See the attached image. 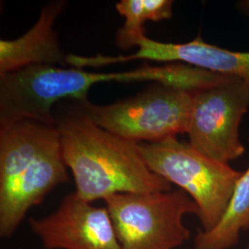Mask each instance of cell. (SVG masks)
I'll return each mask as SVG.
<instances>
[{
  "mask_svg": "<svg viewBox=\"0 0 249 249\" xmlns=\"http://www.w3.org/2000/svg\"><path fill=\"white\" fill-rule=\"evenodd\" d=\"M238 5H239L241 11L249 16V1H242Z\"/></svg>",
  "mask_w": 249,
  "mask_h": 249,
  "instance_id": "cell-13",
  "label": "cell"
},
{
  "mask_svg": "<svg viewBox=\"0 0 249 249\" xmlns=\"http://www.w3.org/2000/svg\"><path fill=\"white\" fill-rule=\"evenodd\" d=\"M56 124L22 120L0 125V235L9 238L27 213L69 180Z\"/></svg>",
  "mask_w": 249,
  "mask_h": 249,
  "instance_id": "cell-2",
  "label": "cell"
},
{
  "mask_svg": "<svg viewBox=\"0 0 249 249\" xmlns=\"http://www.w3.org/2000/svg\"><path fill=\"white\" fill-rule=\"evenodd\" d=\"M173 6L172 0H121L116 3V11L124 18V25L116 33V45L123 50L138 46L146 36L145 23L169 19Z\"/></svg>",
  "mask_w": 249,
  "mask_h": 249,
  "instance_id": "cell-12",
  "label": "cell"
},
{
  "mask_svg": "<svg viewBox=\"0 0 249 249\" xmlns=\"http://www.w3.org/2000/svg\"><path fill=\"white\" fill-rule=\"evenodd\" d=\"M249 229V166L242 173L223 217L209 231L195 236L194 249H230Z\"/></svg>",
  "mask_w": 249,
  "mask_h": 249,
  "instance_id": "cell-11",
  "label": "cell"
},
{
  "mask_svg": "<svg viewBox=\"0 0 249 249\" xmlns=\"http://www.w3.org/2000/svg\"><path fill=\"white\" fill-rule=\"evenodd\" d=\"M139 149L153 173L194 200L202 231L213 229L225 213L243 172L207 157L177 137L159 142L139 143Z\"/></svg>",
  "mask_w": 249,
  "mask_h": 249,
  "instance_id": "cell-4",
  "label": "cell"
},
{
  "mask_svg": "<svg viewBox=\"0 0 249 249\" xmlns=\"http://www.w3.org/2000/svg\"><path fill=\"white\" fill-rule=\"evenodd\" d=\"M154 81L179 88L184 70L177 63L120 72H95L80 68L32 66L0 76V125L22 120L55 124L52 109L62 100H88L89 89L101 82Z\"/></svg>",
  "mask_w": 249,
  "mask_h": 249,
  "instance_id": "cell-3",
  "label": "cell"
},
{
  "mask_svg": "<svg viewBox=\"0 0 249 249\" xmlns=\"http://www.w3.org/2000/svg\"><path fill=\"white\" fill-rule=\"evenodd\" d=\"M65 1H53L42 9L36 24L14 40H0V76L32 66H67L53 23L66 7Z\"/></svg>",
  "mask_w": 249,
  "mask_h": 249,
  "instance_id": "cell-10",
  "label": "cell"
},
{
  "mask_svg": "<svg viewBox=\"0 0 249 249\" xmlns=\"http://www.w3.org/2000/svg\"><path fill=\"white\" fill-rule=\"evenodd\" d=\"M104 201L122 249H178L190 237L184 217L198 215L181 189L116 194Z\"/></svg>",
  "mask_w": 249,
  "mask_h": 249,
  "instance_id": "cell-6",
  "label": "cell"
},
{
  "mask_svg": "<svg viewBox=\"0 0 249 249\" xmlns=\"http://www.w3.org/2000/svg\"><path fill=\"white\" fill-rule=\"evenodd\" d=\"M138 47L135 53L127 55L98 54L94 58V64L100 68L133 60L181 63L206 71L236 78L249 85V52H235L210 45L200 37L185 44H173L144 36Z\"/></svg>",
  "mask_w": 249,
  "mask_h": 249,
  "instance_id": "cell-9",
  "label": "cell"
},
{
  "mask_svg": "<svg viewBox=\"0 0 249 249\" xmlns=\"http://www.w3.org/2000/svg\"><path fill=\"white\" fill-rule=\"evenodd\" d=\"M194 92L156 84L133 97L107 106L88 100L79 110L99 126L136 143L159 142L187 133Z\"/></svg>",
  "mask_w": 249,
  "mask_h": 249,
  "instance_id": "cell-5",
  "label": "cell"
},
{
  "mask_svg": "<svg viewBox=\"0 0 249 249\" xmlns=\"http://www.w3.org/2000/svg\"></svg>",
  "mask_w": 249,
  "mask_h": 249,
  "instance_id": "cell-15",
  "label": "cell"
},
{
  "mask_svg": "<svg viewBox=\"0 0 249 249\" xmlns=\"http://www.w3.org/2000/svg\"><path fill=\"white\" fill-rule=\"evenodd\" d=\"M29 223L45 249H122L107 208L75 192L65 196L56 211Z\"/></svg>",
  "mask_w": 249,
  "mask_h": 249,
  "instance_id": "cell-8",
  "label": "cell"
},
{
  "mask_svg": "<svg viewBox=\"0 0 249 249\" xmlns=\"http://www.w3.org/2000/svg\"></svg>",
  "mask_w": 249,
  "mask_h": 249,
  "instance_id": "cell-14",
  "label": "cell"
},
{
  "mask_svg": "<svg viewBox=\"0 0 249 249\" xmlns=\"http://www.w3.org/2000/svg\"><path fill=\"white\" fill-rule=\"evenodd\" d=\"M249 108V85L231 78L218 85L194 92L187 129L189 144L207 157L228 163L246 149L239 127Z\"/></svg>",
  "mask_w": 249,
  "mask_h": 249,
  "instance_id": "cell-7",
  "label": "cell"
},
{
  "mask_svg": "<svg viewBox=\"0 0 249 249\" xmlns=\"http://www.w3.org/2000/svg\"><path fill=\"white\" fill-rule=\"evenodd\" d=\"M55 124L80 198L93 202L116 194L171 190L169 182L149 168L139 143L102 128L81 111Z\"/></svg>",
  "mask_w": 249,
  "mask_h": 249,
  "instance_id": "cell-1",
  "label": "cell"
}]
</instances>
